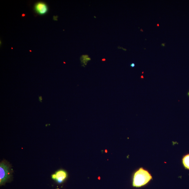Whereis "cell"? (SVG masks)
Returning a JSON list of instances; mask_svg holds the SVG:
<instances>
[{
  "instance_id": "cell-1",
  "label": "cell",
  "mask_w": 189,
  "mask_h": 189,
  "mask_svg": "<svg viewBox=\"0 0 189 189\" xmlns=\"http://www.w3.org/2000/svg\"><path fill=\"white\" fill-rule=\"evenodd\" d=\"M153 180L150 172L143 167H140L133 173L132 180L133 187L141 188L148 184Z\"/></svg>"
},
{
  "instance_id": "cell-2",
  "label": "cell",
  "mask_w": 189,
  "mask_h": 189,
  "mask_svg": "<svg viewBox=\"0 0 189 189\" xmlns=\"http://www.w3.org/2000/svg\"><path fill=\"white\" fill-rule=\"evenodd\" d=\"M12 171L10 165L7 162L3 160L0 164V184L5 183L11 176Z\"/></svg>"
},
{
  "instance_id": "cell-3",
  "label": "cell",
  "mask_w": 189,
  "mask_h": 189,
  "mask_svg": "<svg viewBox=\"0 0 189 189\" xmlns=\"http://www.w3.org/2000/svg\"><path fill=\"white\" fill-rule=\"evenodd\" d=\"M68 174L64 170H60L52 175V178L59 184L63 183L67 179Z\"/></svg>"
},
{
  "instance_id": "cell-4",
  "label": "cell",
  "mask_w": 189,
  "mask_h": 189,
  "mask_svg": "<svg viewBox=\"0 0 189 189\" xmlns=\"http://www.w3.org/2000/svg\"><path fill=\"white\" fill-rule=\"evenodd\" d=\"M35 9L37 13L43 15L47 12L48 7L46 4L44 2H39L35 5Z\"/></svg>"
},
{
  "instance_id": "cell-5",
  "label": "cell",
  "mask_w": 189,
  "mask_h": 189,
  "mask_svg": "<svg viewBox=\"0 0 189 189\" xmlns=\"http://www.w3.org/2000/svg\"><path fill=\"white\" fill-rule=\"evenodd\" d=\"M181 162L185 169L189 171V153H187L183 155L181 159Z\"/></svg>"
},
{
  "instance_id": "cell-6",
  "label": "cell",
  "mask_w": 189,
  "mask_h": 189,
  "mask_svg": "<svg viewBox=\"0 0 189 189\" xmlns=\"http://www.w3.org/2000/svg\"><path fill=\"white\" fill-rule=\"evenodd\" d=\"M135 65V64H134V63H131V64H130V66H131V67H132V68H133V67H134Z\"/></svg>"
},
{
  "instance_id": "cell-7",
  "label": "cell",
  "mask_w": 189,
  "mask_h": 189,
  "mask_svg": "<svg viewBox=\"0 0 189 189\" xmlns=\"http://www.w3.org/2000/svg\"><path fill=\"white\" fill-rule=\"evenodd\" d=\"M39 101H40V102L42 101V97L41 96H40L39 97Z\"/></svg>"
},
{
  "instance_id": "cell-8",
  "label": "cell",
  "mask_w": 189,
  "mask_h": 189,
  "mask_svg": "<svg viewBox=\"0 0 189 189\" xmlns=\"http://www.w3.org/2000/svg\"><path fill=\"white\" fill-rule=\"evenodd\" d=\"M188 95H189V92L188 93Z\"/></svg>"
},
{
  "instance_id": "cell-9",
  "label": "cell",
  "mask_w": 189,
  "mask_h": 189,
  "mask_svg": "<svg viewBox=\"0 0 189 189\" xmlns=\"http://www.w3.org/2000/svg\"><path fill=\"white\" fill-rule=\"evenodd\" d=\"M157 25V26H159V24H158V25Z\"/></svg>"
}]
</instances>
